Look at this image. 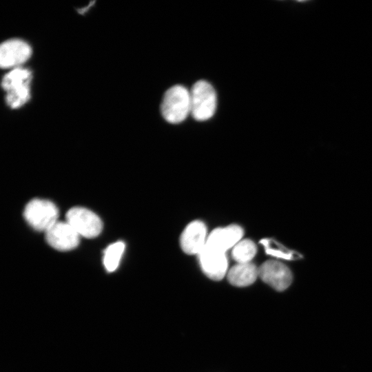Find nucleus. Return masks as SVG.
Segmentation results:
<instances>
[{
  "mask_svg": "<svg viewBox=\"0 0 372 372\" xmlns=\"http://www.w3.org/2000/svg\"><path fill=\"white\" fill-rule=\"evenodd\" d=\"M190 92L191 114L198 121H205L213 116L216 112L217 98L213 86L206 81L196 82Z\"/></svg>",
  "mask_w": 372,
  "mask_h": 372,
  "instance_id": "nucleus-3",
  "label": "nucleus"
},
{
  "mask_svg": "<svg viewBox=\"0 0 372 372\" xmlns=\"http://www.w3.org/2000/svg\"><path fill=\"white\" fill-rule=\"evenodd\" d=\"M125 249V244L118 241L109 245L104 251L103 264L109 272L114 271L119 265Z\"/></svg>",
  "mask_w": 372,
  "mask_h": 372,
  "instance_id": "nucleus-15",
  "label": "nucleus"
},
{
  "mask_svg": "<svg viewBox=\"0 0 372 372\" xmlns=\"http://www.w3.org/2000/svg\"><path fill=\"white\" fill-rule=\"evenodd\" d=\"M258 276L263 282L279 291L288 288L293 279L290 269L284 263L274 260H267L260 265Z\"/></svg>",
  "mask_w": 372,
  "mask_h": 372,
  "instance_id": "nucleus-6",
  "label": "nucleus"
},
{
  "mask_svg": "<svg viewBox=\"0 0 372 372\" xmlns=\"http://www.w3.org/2000/svg\"><path fill=\"white\" fill-rule=\"evenodd\" d=\"M79 234L68 223H55L45 231L48 243L59 251H69L75 248L79 242Z\"/></svg>",
  "mask_w": 372,
  "mask_h": 372,
  "instance_id": "nucleus-8",
  "label": "nucleus"
},
{
  "mask_svg": "<svg viewBox=\"0 0 372 372\" xmlns=\"http://www.w3.org/2000/svg\"><path fill=\"white\" fill-rule=\"evenodd\" d=\"M198 255L201 269L207 277L219 280L225 276L228 265L225 252L206 244Z\"/></svg>",
  "mask_w": 372,
  "mask_h": 372,
  "instance_id": "nucleus-7",
  "label": "nucleus"
},
{
  "mask_svg": "<svg viewBox=\"0 0 372 372\" xmlns=\"http://www.w3.org/2000/svg\"><path fill=\"white\" fill-rule=\"evenodd\" d=\"M23 216L32 227L45 232L57 222L59 211L51 201L36 198L26 205Z\"/></svg>",
  "mask_w": 372,
  "mask_h": 372,
  "instance_id": "nucleus-4",
  "label": "nucleus"
},
{
  "mask_svg": "<svg viewBox=\"0 0 372 372\" xmlns=\"http://www.w3.org/2000/svg\"><path fill=\"white\" fill-rule=\"evenodd\" d=\"M243 236V229L237 225H231L213 230L207 239V245L225 252L234 247Z\"/></svg>",
  "mask_w": 372,
  "mask_h": 372,
  "instance_id": "nucleus-11",
  "label": "nucleus"
},
{
  "mask_svg": "<svg viewBox=\"0 0 372 372\" xmlns=\"http://www.w3.org/2000/svg\"><path fill=\"white\" fill-rule=\"evenodd\" d=\"M260 243L264 246L267 254L276 258L285 260H298L303 257L300 253L285 247L272 238L262 239Z\"/></svg>",
  "mask_w": 372,
  "mask_h": 372,
  "instance_id": "nucleus-13",
  "label": "nucleus"
},
{
  "mask_svg": "<svg viewBox=\"0 0 372 372\" xmlns=\"http://www.w3.org/2000/svg\"><path fill=\"white\" fill-rule=\"evenodd\" d=\"M258 276V268L251 263H237L227 273L228 281L236 287H246L254 283Z\"/></svg>",
  "mask_w": 372,
  "mask_h": 372,
  "instance_id": "nucleus-12",
  "label": "nucleus"
},
{
  "mask_svg": "<svg viewBox=\"0 0 372 372\" xmlns=\"http://www.w3.org/2000/svg\"><path fill=\"white\" fill-rule=\"evenodd\" d=\"M32 49L26 42L10 39L3 42L0 48V64L2 68L20 67L31 56Z\"/></svg>",
  "mask_w": 372,
  "mask_h": 372,
  "instance_id": "nucleus-9",
  "label": "nucleus"
},
{
  "mask_svg": "<svg viewBox=\"0 0 372 372\" xmlns=\"http://www.w3.org/2000/svg\"><path fill=\"white\" fill-rule=\"evenodd\" d=\"M257 251L256 244L251 240L239 241L232 250V257L237 263L250 262Z\"/></svg>",
  "mask_w": 372,
  "mask_h": 372,
  "instance_id": "nucleus-14",
  "label": "nucleus"
},
{
  "mask_svg": "<svg viewBox=\"0 0 372 372\" xmlns=\"http://www.w3.org/2000/svg\"><path fill=\"white\" fill-rule=\"evenodd\" d=\"M161 110L167 122L172 124L183 122L191 114L189 90L180 85L171 87L163 96Z\"/></svg>",
  "mask_w": 372,
  "mask_h": 372,
  "instance_id": "nucleus-2",
  "label": "nucleus"
},
{
  "mask_svg": "<svg viewBox=\"0 0 372 372\" xmlns=\"http://www.w3.org/2000/svg\"><path fill=\"white\" fill-rule=\"evenodd\" d=\"M68 222L77 233L85 238H94L100 234L103 223L93 211L80 207H72L66 214Z\"/></svg>",
  "mask_w": 372,
  "mask_h": 372,
  "instance_id": "nucleus-5",
  "label": "nucleus"
},
{
  "mask_svg": "<svg viewBox=\"0 0 372 372\" xmlns=\"http://www.w3.org/2000/svg\"><path fill=\"white\" fill-rule=\"evenodd\" d=\"M207 228L200 220L190 223L183 230L180 238V247L184 252L188 254H198L205 247Z\"/></svg>",
  "mask_w": 372,
  "mask_h": 372,
  "instance_id": "nucleus-10",
  "label": "nucleus"
},
{
  "mask_svg": "<svg viewBox=\"0 0 372 372\" xmlns=\"http://www.w3.org/2000/svg\"><path fill=\"white\" fill-rule=\"evenodd\" d=\"M94 2H92L87 7H86L85 8H81L80 10H79V12L81 14L84 13L85 12H86V10L87 9H89V8L92 5Z\"/></svg>",
  "mask_w": 372,
  "mask_h": 372,
  "instance_id": "nucleus-16",
  "label": "nucleus"
},
{
  "mask_svg": "<svg viewBox=\"0 0 372 372\" xmlns=\"http://www.w3.org/2000/svg\"><path fill=\"white\" fill-rule=\"evenodd\" d=\"M31 79V72L21 67L12 69L3 76L1 85L6 92V103L11 108H19L30 99Z\"/></svg>",
  "mask_w": 372,
  "mask_h": 372,
  "instance_id": "nucleus-1",
  "label": "nucleus"
}]
</instances>
